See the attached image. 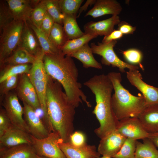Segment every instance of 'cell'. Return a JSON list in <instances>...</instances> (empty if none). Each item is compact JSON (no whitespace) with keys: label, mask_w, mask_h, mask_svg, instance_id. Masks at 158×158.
Wrapping results in <instances>:
<instances>
[{"label":"cell","mask_w":158,"mask_h":158,"mask_svg":"<svg viewBox=\"0 0 158 158\" xmlns=\"http://www.w3.org/2000/svg\"><path fill=\"white\" fill-rule=\"evenodd\" d=\"M40 0H7L10 11L14 20L27 21L30 19L35 6Z\"/></svg>","instance_id":"2e32d148"},{"label":"cell","mask_w":158,"mask_h":158,"mask_svg":"<svg viewBox=\"0 0 158 158\" xmlns=\"http://www.w3.org/2000/svg\"><path fill=\"white\" fill-rule=\"evenodd\" d=\"M54 23L53 18L47 11L42 21L40 28L48 36Z\"/></svg>","instance_id":"ab89813d"},{"label":"cell","mask_w":158,"mask_h":158,"mask_svg":"<svg viewBox=\"0 0 158 158\" xmlns=\"http://www.w3.org/2000/svg\"><path fill=\"white\" fill-rule=\"evenodd\" d=\"M48 37L52 43L60 49L68 40L62 25L55 22Z\"/></svg>","instance_id":"f546056e"},{"label":"cell","mask_w":158,"mask_h":158,"mask_svg":"<svg viewBox=\"0 0 158 158\" xmlns=\"http://www.w3.org/2000/svg\"><path fill=\"white\" fill-rule=\"evenodd\" d=\"M120 22L118 15H113L108 19L99 21H91L84 25V33L98 36H107L114 30V26Z\"/></svg>","instance_id":"e0dca14e"},{"label":"cell","mask_w":158,"mask_h":158,"mask_svg":"<svg viewBox=\"0 0 158 158\" xmlns=\"http://www.w3.org/2000/svg\"><path fill=\"white\" fill-rule=\"evenodd\" d=\"M63 89L59 82L48 75L46 104L50 130L57 132L63 142H68L74 132L75 107Z\"/></svg>","instance_id":"6da1fadb"},{"label":"cell","mask_w":158,"mask_h":158,"mask_svg":"<svg viewBox=\"0 0 158 158\" xmlns=\"http://www.w3.org/2000/svg\"><path fill=\"white\" fill-rule=\"evenodd\" d=\"M11 121L4 109L0 111V137L11 126Z\"/></svg>","instance_id":"74e56055"},{"label":"cell","mask_w":158,"mask_h":158,"mask_svg":"<svg viewBox=\"0 0 158 158\" xmlns=\"http://www.w3.org/2000/svg\"><path fill=\"white\" fill-rule=\"evenodd\" d=\"M47 12L44 1L40 0L34 8L29 20L35 25L40 28L42 21Z\"/></svg>","instance_id":"836d02e7"},{"label":"cell","mask_w":158,"mask_h":158,"mask_svg":"<svg viewBox=\"0 0 158 158\" xmlns=\"http://www.w3.org/2000/svg\"><path fill=\"white\" fill-rule=\"evenodd\" d=\"M96 0H87L83 6L80 8L79 11V14L77 17H78L80 16L81 13L83 11H85L87 9L89 5H91L95 3Z\"/></svg>","instance_id":"7bdbcfd3"},{"label":"cell","mask_w":158,"mask_h":158,"mask_svg":"<svg viewBox=\"0 0 158 158\" xmlns=\"http://www.w3.org/2000/svg\"><path fill=\"white\" fill-rule=\"evenodd\" d=\"M47 11L55 23L62 25L65 15L62 13L58 0H43Z\"/></svg>","instance_id":"4dcf8cb0"},{"label":"cell","mask_w":158,"mask_h":158,"mask_svg":"<svg viewBox=\"0 0 158 158\" xmlns=\"http://www.w3.org/2000/svg\"><path fill=\"white\" fill-rule=\"evenodd\" d=\"M148 138L153 142L156 147H158V132L149 134Z\"/></svg>","instance_id":"ee69618b"},{"label":"cell","mask_w":158,"mask_h":158,"mask_svg":"<svg viewBox=\"0 0 158 158\" xmlns=\"http://www.w3.org/2000/svg\"><path fill=\"white\" fill-rule=\"evenodd\" d=\"M77 15H65L63 25L65 34L68 40L79 37L84 35L76 21Z\"/></svg>","instance_id":"83f0119b"},{"label":"cell","mask_w":158,"mask_h":158,"mask_svg":"<svg viewBox=\"0 0 158 158\" xmlns=\"http://www.w3.org/2000/svg\"><path fill=\"white\" fill-rule=\"evenodd\" d=\"M107 75L113 85L114 93L112 96L113 111L118 121L130 118L138 117L147 107L142 95L131 94L122 85L121 73L110 72Z\"/></svg>","instance_id":"277c9868"},{"label":"cell","mask_w":158,"mask_h":158,"mask_svg":"<svg viewBox=\"0 0 158 158\" xmlns=\"http://www.w3.org/2000/svg\"><path fill=\"white\" fill-rule=\"evenodd\" d=\"M36 56L24 48L20 47L14 50L4 61L0 67L4 65H13L28 63L32 64Z\"/></svg>","instance_id":"603a6c76"},{"label":"cell","mask_w":158,"mask_h":158,"mask_svg":"<svg viewBox=\"0 0 158 158\" xmlns=\"http://www.w3.org/2000/svg\"><path fill=\"white\" fill-rule=\"evenodd\" d=\"M123 35L119 30H114L109 34L104 36L102 43H107L116 40L122 37Z\"/></svg>","instance_id":"b9f144b4"},{"label":"cell","mask_w":158,"mask_h":158,"mask_svg":"<svg viewBox=\"0 0 158 158\" xmlns=\"http://www.w3.org/2000/svg\"><path fill=\"white\" fill-rule=\"evenodd\" d=\"M45 71L48 75L62 85L71 103L78 107L83 101L87 106L92 107L78 82V70L70 56L64 55L61 51L56 54H45L43 59Z\"/></svg>","instance_id":"7a4b0ae2"},{"label":"cell","mask_w":158,"mask_h":158,"mask_svg":"<svg viewBox=\"0 0 158 158\" xmlns=\"http://www.w3.org/2000/svg\"><path fill=\"white\" fill-rule=\"evenodd\" d=\"M25 21L14 20L0 32V65L18 47Z\"/></svg>","instance_id":"5b68a950"},{"label":"cell","mask_w":158,"mask_h":158,"mask_svg":"<svg viewBox=\"0 0 158 158\" xmlns=\"http://www.w3.org/2000/svg\"><path fill=\"white\" fill-rule=\"evenodd\" d=\"M14 19L5 1H0V32Z\"/></svg>","instance_id":"e575fe53"},{"label":"cell","mask_w":158,"mask_h":158,"mask_svg":"<svg viewBox=\"0 0 158 158\" xmlns=\"http://www.w3.org/2000/svg\"><path fill=\"white\" fill-rule=\"evenodd\" d=\"M60 138L56 131L49 133L47 137L43 139L33 137V146L36 154L47 158H66L58 144Z\"/></svg>","instance_id":"52a82bcc"},{"label":"cell","mask_w":158,"mask_h":158,"mask_svg":"<svg viewBox=\"0 0 158 158\" xmlns=\"http://www.w3.org/2000/svg\"><path fill=\"white\" fill-rule=\"evenodd\" d=\"M69 142L76 147L82 146L86 144L85 135L79 131H75L71 135Z\"/></svg>","instance_id":"f35d334b"},{"label":"cell","mask_w":158,"mask_h":158,"mask_svg":"<svg viewBox=\"0 0 158 158\" xmlns=\"http://www.w3.org/2000/svg\"><path fill=\"white\" fill-rule=\"evenodd\" d=\"M84 85L95 95L96 105L92 113L98 120L99 127L95 132L100 139L116 130L118 121L114 114L112 104L113 85L107 75L93 76Z\"/></svg>","instance_id":"3957f363"},{"label":"cell","mask_w":158,"mask_h":158,"mask_svg":"<svg viewBox=\"0 0 158 158\" xmlns=\"http://www.w3.org/2000/svg\"><path fill=\"white\" fill-rule=\"evenodd\" d=\"M98 36L95 35L85 33L79 37L68 40L60 49L64 55L70 56Z\"/></svg>","instance_id":"484cf974"},{"label":"cell","mask_w":158,"mask_h":158,"mask_svg":"<svg viewBox=\"0 0 158 158\" xmlns=\"http://www.w3.org/2000/svg\"><path fill=\"white\" fill-rule=\"evenodd\" d=\"M121 51L124 58L128 62L133 65L138 64L142 70H144L141 63L143 55L140 50L135 49H130Z\"/></svg>","instance_id":"d590c367"},{"label":"cell","mask_w":158,"mask_h":158,"mask_svg":"<svg viewBox=\"0 0 158 158\" xmlns=\"http://www.w3.org/2000/svg\"><path fill=\"white\" fill-rule=\"evenodd\" d=\"M16 89V94L22 101L35 110L41 109L36 90L28 75H19V80Z\"/></svg>","instance_id":"30bf717a"},{"label":"cell","mask_w":158,"mask_h":158,"mask_svg":"<svg viewBox=\"0 0 158 158\" xmlns=\"http://www.w3.org/2000/svg\"><path fill=\"white\" fill-rule=\"evenodd\" d=\"M59 6L64 15H77L83 0H59Z\"/></svg>","instance_id":"d6a6232c"},{"label":"cell","mask_w":158,"mask_h":158,"mask_svg":"<svg viewBox=\"0 0 158 158\" xmlns=\"http://www.w3.org/2000/svg\"><path fill=\"white\" fill-rule=\"evenodd\" d=\"M23 118L30 133L39 139L46 138L50 132L36 112V110L26 103L23 102Z\"/></svg>","instance_id":"8fae6325"},{"label":"cell","mask_w":158,"mask_h":158,"mask_svg":"<svg viewBox=\"0 0 158 158\" xmlns=\"http://www.w3.org/2000/svg\"><path fill=\"white\" fill-rule=\"evenodd\" d=\"M4 96L2 105L12 124L30 133L23 118V107L20 103L16 93H9Z\"/></svg>","instance_id":"ba28073f"},{"label":"cell","mask_w":158,"mask_h":158,"mask_svg":"<svg viewBox=\"0 0 158 158\" xmlns=\"http://www.w3.org/2000/svg\"><path fill=\"white\" fill-rule=\"evenodd\" d=\"M93 54L92 49L88 43L70 56L80 61L83 67L85 68L92 67L98 69H102L101 64L95 59Z\"/></svg>","instance_id":"7402d4cb"},{"label":"cell","mask_w":158,"mask_h":158,"mask_svg":"<svg viewBox=\"0 0 158 158\" xmlns=\"http://www.w3.org/2000/svg\"><path fill=\"white\" fill-rule=\"evenodd\" d=\"M35 56L42 49L37 38L27 21H25L18 46Z\"/></svg>","instance_id":"d6986e66"},{"label":"cell","mask_w":158,"mask_h":158,"mask_svg":"<svg viewBox=\"0 0 158 158\" xmlns=\"http://www.w3.org/2000/svg\"><path fill=\"white\" fill-rule=\"evenodd\" d=\"M136 141L127 138L119 152L112 158H135Z\"/></svg>","instance_id":"1f68e13d"},{"label":"cell","mask_w":158,"mask_h":158,"mask_svg":"<svg viewBox=\"0 0 158 158\" xmlns=\"http://www.w3.org/2000/svg\"><path fill=\"white\" fill-rule=\"evenodd\" d=\"M138 118L148 133L158 132V104L147 107Z\"/></svg>","instance_id":"ffe728a7"},{"label":"cell","mask_w":158,"mask_h":158,"mask_svg":"<svg viewBox=\"0 0 158 158\" xmlns=\"http://www.w3.org/2000/svg\"><path fill=\"white\" fill-rule=\"evenodd\" d=\"M118 25V30L123 35L133 34L136 29L135 27H133L123 21L120 22Z\"/></svg>","instance_id":"60d3db41"},{"label":"cell","mask_w":158,"mask_h":158,"mask_svg":"<svg viewBox=\"0 0 158 158\" xmlns=\"http://www.w3.org/2000/svg\"><path fill=\"white\" fill-rule=\"evenodd\" d=\"M116 130L126 138L136 140L148 138L149 134L138 117L128 118L119 121Z\"/></svg>","instance_id":"4fadbf2b"},{"label":"cell","mask_w":158,"mask_h":158,"mask_svg":"<svg viewBox=\"0 0 158 158\" xmlns=\"http://www.w3.org/2000/svg\"><path fill=\"white\" fill-rule=\"evenodd\" d=\"M35 33L40 47L45 54H56L61 50L51 41L48 36L41 29L34 25L30 20L27 21Z\"/></svg>","instance_id":"d4e9b609"},{"label":"cell","mask_w":158,"mask_h":158,"mask_svg":"<svg viewBox=\"0 0 158 158\" xmlns=\"http://www.w3.org/2000/svg\"><path fill=\"white\" fill-rule=\"evenodd\" d=\"M32 66V64L30 63L2 66L1 67L0 83L13 75L28 74Z\"/></svg>","instance_id":"f1b7e54d"},{"label":"cell","mask_w":158,"mask_h":158,"mask_svg":"<svg viewBox=\"0 0 158 158\" xmlns=\"http://www.w3.org/2000/svg\"><path fill=\"white\" fill-rule=\"evenodd\" d=\"M19 75L10 77L0 83V93L2 96L5 95L9 92L16 88L18 84Z\"/></svg>","instance_id":"8d00e7d4"},{"label":"cell","mask_w":158,"mask_h":158,"mask_svg":"<svg viewBox=\"0 0 158 158\" xmlns=\"http://www.w3.org/2000/svg\"><path fill=\"white\" fill-rule=\"evenodd\" d=\"M58 144L66 158H99L101 155L94 145L85 144L82 146L76 147L69 142H63L61 138Z\"/></svg>","instance_id":"9a60e30c"},{"label":"cell","mask_w":158,"mask_h":158,"mask_svg":"<svg viewBox=\"0 0 158 158\" xmlns=\"http://www.w3.org/2000/svg\"><path fill=\"white\" fill-rule=\"evenodd\" d=\"M36 155L33 146L29 144L0 149V158H35Z\"/></svg>","instance_id":"44dd1931"},{"label":"cell","mask_w":158,"mask_h":158,"mask_svg":"<svg viewBox=\"0 0 158 158\" xmlns=\"http://www.w3.org/2000/svg\"><path fill=\"white\" fill-rule=\"evenodd\" d=\"M126 73L129 81L142 93L147 107L158 104V87L145 82L138 70H129Z\"/></svg>","instance_id":"9c48e42d"},{"label":"cell","mask_w":158,"mask_h":158,"mask_svg":"<svg viewBox=\"0 0 158 158\" xmlns=\"http://www.w3.org/2000/svg\"><path fill=\"white\" fill-rule=\"evenodd\" d=\"M143 142H136L135 158H158V150L148 138L143 139Z\"/></svg>","instance_id":"4316f807"},{"label":"cell","mask_w":158,"mask_h":158,"mask_svg":"<svg viewBox=\"0 0 158 158\" xmlns=\"http://www.w3.org/2000/svg\"><path fill=\"white\" fill-rule=\"evenodd\" d=\"M44 54L42 50L35 56V60L27 74L30 79L39 81H47L48 75L45 71L43 60Z\"/></svg>","instance_id":"cb8c5ba5"},{"label":"cell","mask_w":158,"mask_h":158,"mask_svg":"<svg viewBox=\"0 0 158 158\" xmlns=\"http://www.w3.org/2000/svg\"><path fill=\"white\" fill-rule=\"evenodd\" d=\"M35 158H47L42 157V156H40L36 154L35 157Z\"/></svg>","instance_id":"f6af8a7d"},{"label":"cell","mask_w":158,"mask_h":158,"mask_svg":"<svg viewBox=\"0 0 158 158\" xmlns=\"http://www.w3.org/2000/svg\"><path fill=\"white\" fill-rule=\"evenodd\" d=\"M120 4L115 0H96L93 7L85 16H90L96 18L107 14L118 15L122 11Z\"/></svg>","instance_id":"ac0fdd59"},{"label":"cell","mask_w":158,"mask_h":158,"mask_svg":"<svg viewBox=\"0 0 158 158\" xmlns=\"http://www.w3.org/2000/svg\"><path fill=\"white\" fill-rule=\"evenodd\" d=\"M33 143L32 135L13 125L0 137V149L21 144L33 145Z\"/></svg>","instance_id":"7c38bea8"},{"label":"cell","mask_w":158,"mask_h":158,"mask_svg":"<svg viewBox=\"0 0 158 158\" xmlns=\"http://www.w3.org/2000/svg\"><path fill=\"white\" fill-rule=\"evenodd\" d=\"M99 158H112L111 157H109L102 156V157H100Z\"/></svg>","instance_id":"bcb514c9"},{"label":"cell","mask_w":158,"mask_h":158,"mask_svg":"<svg viewBox=\"0 0 158 158\" xmlns=\"http://www.w3.org/2000/svg\"><path fill=\"white\" fill-rule=\"evenodd\" d=\"M126 138L116 130L101 139L97 151L103 156L112 158L119 152Z\"/></svg>","instance_id":"5bb4252c"},{"label":"cell","mask_w":158,"mask_h":158,"mask_svg":"<svg viewBox=\"0 0 158 158\" xmlns=\"http://www.w3.org/2000/svg\"><path fill=\"white\" fill-rule=\"evenodd\" d=\"M117 42L116 40H114L107 43L98 42L97 44L92 43L90 47L93 53L102 57L101 61L104 65L117 67L122 73L125 72L126 68L129 70H138V66L124 62L117 56L114 50Z\"/></svg>","instance_id":"8992f818"}]
</instances>
